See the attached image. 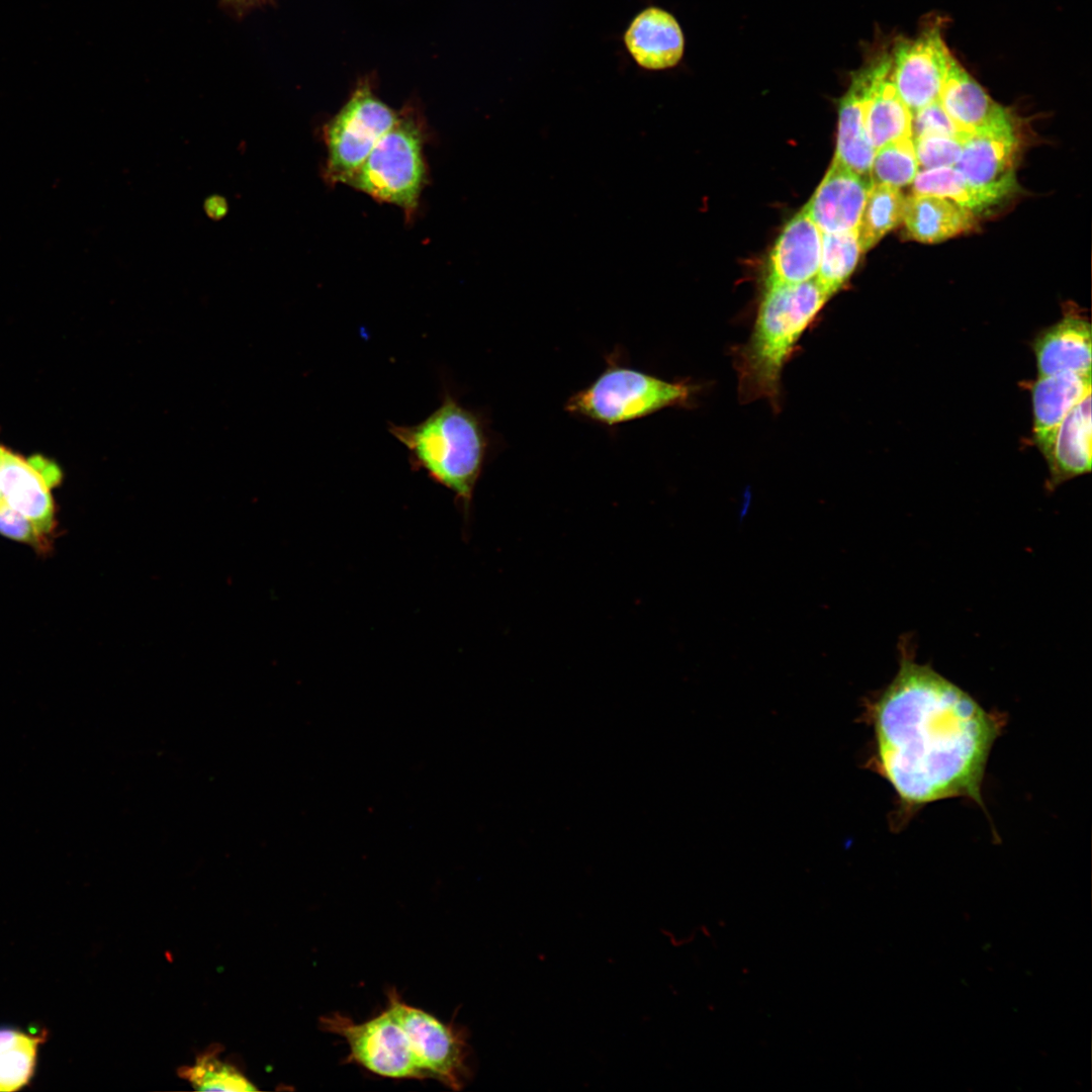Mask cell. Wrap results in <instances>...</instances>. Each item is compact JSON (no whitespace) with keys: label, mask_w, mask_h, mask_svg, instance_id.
Listing matches in <instances>:
<instances>
[{"label":"cell","mask_w":1092,"mask_h":1092,"mask_svg":"<svg viewBox=\"0 0 1092 1092\" xmlns=\"http://www.w3.org/2000/svg\"><path fill=\"white\" fill-rule=\"evenodd\" d=\"M694 391L687 382H670L638 370L613 367L566 402L569 413L616 425L661 408L686 404Z\"/></svg>","instance_id":"5"},{"label":"cell","mask_w":1092,"mask_h":1092,"mask_svg":"<svg viewBox=\"0 0 1092 1092\" xmlns=\"http://www.w3.org/2000/svg\"><path fill=\"white\" fill-rule=\"evenodd\" d=\"M1091 325L1066 314L1034 341L1038 377L1061 373L1091 374Z\"/></svg>","instance_id":"16"},{"label":"cell","mask_w":1092,"mask_h":1092,"mask_svg":"<svg viewBox=\"0 0 1092 1092\" xmlns=\"http://www.w3.org/2000/svg\"><path fill=\"white\" fill-rule=\"evenodd\" d=\"M1091 393V374L1061 373L1037 378L1031 388L1033 440L1043 454L1070 411Z\"/></svg>","instance_id":"18"},{"label":"cell","mask_w":1092,"mask_h":1092,"mask_svg":"<svg viewBox=\"0 0 1092 1092\" xmlns=\"http://www.w3.org/2000/svg\"><path fill=\"white\" fill-rule=\"evenodd\" d=\"M61 480L62 472L55 462L40 455L26 459L3 447L0 458L3 500L28 518L44 536L55 527L51 489Z\"/></svg>","instance_id":"12"},{"label":"cell","mask_w":1092,"mask_h":1092,"mask_svg":"<svg viewBox=\"0 0 1092 1092\" xmlns=\"http://www.w3.org/2000/svg\"><path fill=\"white\" fill-rule=\"evenodd\" d=\"M876 764L905 809L952 798L981 802L1001 720L968 693L907 653L872 705Z\"/></svg>","instance_id":"1"},{"label":"cell","mask_w":1092,"mask_h":1092,"mask_svg":"<svg viewBox=\"0 0 1092 1092\" xmlns=\"http://www.w3.org/2000/svg\"><path fill=\"white\" fill-rule=\"evenodd\" d=\"M204 208L210 218L219 219L225 215L228 203L222 197L213 195L205 200Z\"/></svg>","instance_id":"31"},{"label":"cell","mask_w":1092,"mask_h":1092,"mask_svg":"<svg viewBox=\"0 0 1092 1092\" xmlns=\"http://www.w3.org/2000/svg\"><path fill=\"white\" fill-rule=\"evenodd\" d=\"M1019 149L1020 136L1011 111L964 139L954 167L987 208L1018 190Z\"/></svg>","instance_id":"8"},{"label":"cell","mask_w":1092,"mask_h":1092,"mask_svg":"<svg viewBox=\"0 0 1092 1092\" xmlns=\"http://www.w3.org/2000/svg\"><path fill=\"white\" fill-rule=\"evenodd\" d=\"M918 171L913 140L903 138L876 150L870 178L872 184H883L900 189L911 185Z\"/></svg>","instance_id":"25"},{"label":"cell","mask_w":1092,"mask_h":1092,"mask_svg":"<svg viewBox=\"0 0 1092 1092\" xmlns=\"http://www.w3.org/2000/svg\"><path fill=\"white\" fill-rule=\"evenodd\" d=\"M184 1076L196 1090L200 1091L257 1090L235 1067L210 1055L200 1057L193 1067L186 1068Z\"/></svg>","instance_id":"27"},{"label":"cell","mask_w":1092,"mask_h":1092,"mask_svg":"<svg viewBox=\"0 0 1092 1092\" xmlns=\"http://www.w3.org/2000/svg\"><path fill=\"white\" fill-rule=\"evenodd\" d=\"M906 197L899 188L872 184L857 228L862 252L902 222Z\"/></svg>","instance_id":"22"},{"label":"cell","mask_w":1092,"mask_h":1092,"mask_svg":"<svg viewBox=\"0 0 1092 1092\" xmlns=\"http://www.w3.org/2000/svg\"><path fill=\"white\" fill-rule=\"evenodd\" d=\"M890 56V79L911 112L939 100L954 58L939 21L929 23L914 38L898 39Z\"/></svg>","instance_id":"10"},{"label":"cell","mask_w":1092,"mask_h":1092,"mask_svg":"<svg viewBox=\"0 0 1092 1092\" xmlns=\"http://www.w3.org/2000/svg\"><path fill=\"white\" fill-rule=\"evenodd\" d=\"M386 1006L411 1035L423 1078L460 1090L469 1078V1046L464 1030L405 1003L395 989L387 992Z\"/></svg>","instance_id":"9"},{"label":"cell","mask_w":1092,"mask_h":1092,"mask_svg":"<svg viewBox=\"0 0 1092 1092\" xmlns=\"http://www.w3.org/2000/svg\"><path fill=\"white\" fill-rule=\"evenodd\" d=\"M626 49L641 68L658 71L676 66L682 58L685 38L672 14L651 6L640 11L624 34Z\"/></svg>","instance_id":"15"},{"label":"cell","mask_w":1092,"mask_h":1092,"mask_svg":"<svg viewBox=\"0 0 1092 1092\" xmlns=\"http://www.w3.org/2000/svg\"><path fill=\"white\" fill-rule=\"evenodd\" d=\"M0 534L36 548L47 544V536L28 518L7 506L5 502L0 504Z\"/></svg>","instance_id":"30"},{"label":"cell","mask_w":1092,"mask_h":1092,"mask_svg":"<svg viewBox=\"0 0 1092 1092\" xmlns=\"http://www.w3.org/2000/svg\"><path fill=\"white\" fill-rule=\"evenodd\" d=\"M321 1026L325 1031L346 1040L349 1063L384 1078L424 1079L417 1063L413 1039L387 1006L363 1022L332 1013L321 1019Z\"/></svg>","instance_id":"7"},{"label":"cell","mask_w":1092,"mask_h":1092,"mask_svg":"<svg viewBox=\"0 0 1092 1092\" xmlns=\"http://www.w3.org/2000/svg\"><path fill=\"white\" fill-rule=\"evenodd\" d=\"M388 432L402 444L413 470H423L451 490L467 510L489 450L482 415L462 404L444 386L441 403L413 426L388 423Z\"/></svg>","instance_id":"2"},{"label":"cell","mask_w":1092,"mask_h":1092,"mask_svg":"<svg viewBox=\"0 0 1092 1092\" xmlns=\"http://www.w3.org/2000/svg\"><path fill=\"white\" fill-rule=\"evenodd\" d=\"M2 450H3V446H2V445H0V458H1V453H2ZM3 502H4V500H3V497H2V494H1V487H0V504H1V503H3Z\"/></svg>","instance_id":"33"},{"label":"cell","mask_w":1092,"mask_h":1092,"mask_svg":"<svg viewBox=\"0 0 1092 1092\" xmlns=\"http://www.w3.org/2000/svg\"><path fill=\"white\" fill-rule=\"evenodd\" d=\"M965 138L924 135L914 139L919 170L954 166L962 155Z\"/></svg>","instance_id":"28"},{"label":"cell","mask_w":1092,"mask_h":1092,"mask_svg":"<svg viewBox=\"0 0 1092 1092\" xmlns=\"http://www.w3.org/2000/svg\"><path fill=\"white\" fill-rule=\"evenodd\" d=\"M829 298L816 278L765 284L751 336L736 356L742 401L764 398L778 408L784 365Z\"/></svg>","instance_id":"3"},{"label":"cell","mask_w":1092,"mask_h":1092,"mask_svg":"<svg viewBox=\"0 0 1092 1092\" xmlns=\"http://www.w3.org/2000/svg\"><path fill=\"white\" fill-rule=\"evenodd\" d=\"M939 101L964 132H974L1003 117L1010 110L994 101L957 61H951Z\"/></svg>","instance_id":"19"},{"label":"cell","mask_w":1092,"mask_h":1092,"mask_svg":"<svg viewBox=\"0 0 1092 1092\" xmlns=\"http://www.w3.org/2000/svg\"><path fill=\"white\" fill-rule=\"evenodd\" d=\"M891 68V56L882 53L851 74L838 107L837 143L833 162L869 179L876 150L866 130V113L877 83Z\"/></svg>","instance_id":"11"},{"label":"cell","mask_w":1092,"mask_h":1092,"mask_svg":"<svg viewBox=\"0 0 1092 1092\" xmlns=\"http://www.w3.org/2000/svg\"><path fill=\"white\" fill-rule=\"evenodd\" d=\"M967 134L948 116L939 100L912 112V140L924 135L965 136Z\"/></svg>","instance_id":"29"},{"label":"cell","mask_w":1092,"mask_h":1092,"mask_svg":"<svg viewBox=\"0 0 1092 1092\" xmlns=\"http://www.w3.org/2000/svg\"><path fill=\"white\" fill-rule=\"evenodd\" d=\"M398 115L374 94L368 81H361L325 128L326 178L348 184Z\"/></svg>","instance_id":"6"},{"label":"cell","mask_w":1092,"mask_h":1092,"mask_svg":"<svg viewBox=\"0 0 1092 1092\" xmlns=\"http://www.w3.org/2000/svg\"><path fill=\"white\" fill-rule=\"evenodd\" d=\"M424 132L411 112H399L347 185L386 203L414 211L426 179Z\"/></svg>","instance_id":"4"},{"label":"cell","mask_w":1092,"mask_h":1092,"mask_svg":"<svg viewBox=\"0 0 1092 1092\" xmlns=\"http://www.w3.org/2000/svg\"><path fill=\"white\" fill-rule=\"evenodd\" d=\"M224 4L236 11L244 12L250 8L266 3L268 0H222Z\"/></svg>","instance_id":"32"},{"label":"cell","mask_w":1092,"mask_h":1092,"mask_svg":"<svg viewBox=\"0 0 1092 1092\" xmlns=\"http://www.w3.org/2000/svg\"><path fill=\"white\" fill-rule=\"evenodd\" d=\"M911 186L912 195L946 198L973 212L987 208L954 166L919 170Z\"/></svg>","instance_id":"26"},{"label":"cell","mask_w":1092,"mask_h":1092,"mask_svg":"<svg viewBox=\"0 0 1092 1092\" xmlns=\"http://www.w3.org/2000/svg\"><path fill=\"white\" fill-rule=\"evenodd\" d=\"M872 182L832 162L804 206L822 233L857 230Z\"/></svg>","instance_id":"13"},{"label":"cell","mask_w":1092,"mask_h":1092,"mask_svg":"<svg viewBox=\"0 0 1092 1092\" xmlns=\"http://www.w3.org/2000/svg\"><path fill=\"white\" fill-rule=\"evenodd\" d=\"M1051 489L1091 470V393L1081 399L1057 427L1042 454Z\"/></svg>","instance_id":"17"},{"label":"cell","mask_w":1092,"mask_h":1092,"mask_svg":"<svg viewBox=\"0 0 1092 1092\" xmlns=\"http://www.w3.org/2000/svg\"><path fill=\"white\" fill-rule=\"evenodd\" d=\"M821 248L822 232L803 207L785 225L770 251L765 284H794L815 278Z\"/></svg>","instance_id":"14"},{"label":"cell","mask_w":1092,"mask_h":1092,"mask_svg":"<svg viewBox=\"0 0 1092 1092\" xmlns=\"http://www.w3.org/2000/svg\"><path fill=\"white\" fill-rule=\"evenodd\" d=\"M41 1038L13 1028H0V1092L21 1089L31 1079Z\"/></svg>","instance_id":"24"},{"label":"cell","mask_w":1092,"mask_h":1092,"mask_svg":"<svg viewBox=\"0 0 1092 1092\" xmlns=\"http://www.w3.org/2000/svg\"><path fill=\"white\" fill-rule=\"evenodd\" d=\"M902 223L906 235L921 243H939L970 232L975 212L946 198L910 195L905 199Z\"/></svg>","instance_id":"20"},{"label":"cell","mask_w":1092,"mask_h":1092,"mask_svg":"<svg viewBox=\"0 0 1092 1092\" xmlns=\"http://www.w3.org/2000/svg\"><path fill=\"white\" fill-rule=\"evenodd\" d=\"M863 253L857 230L822 233V248L816 279L831 297L848 280Z\"/></svg>","instance_id":"23"},{"label":"cell","mask_w":1092,"mask_h":1092,"mask_svg":"<svg viewBox=\"0 0 1092 1092\" xmlns=\"http://www.w3.org/2000/svg\"><path fill=\"white\" fill-rule=\"evenodd\" d=\"M889 73L877 83L866 113V130L875 150L911 138L912 112L897 93Z\"/></svg>","instance_id":"21"}]
</instances>
